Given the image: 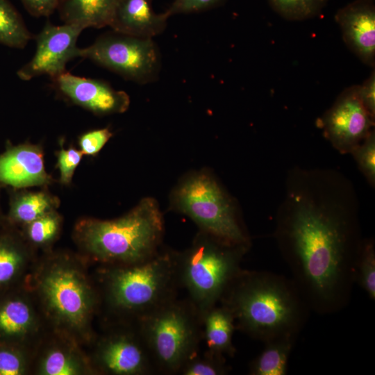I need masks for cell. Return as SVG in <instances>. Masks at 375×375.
<instances>
[{
	"label": "cell",
	"mask_w": 375,
	"mask_h": 375,
	"mask_svg": "<svg viewBox=\"0 0 375 375\" xmlns=\"http://www.w3.org/2000/svg\"><path fill=\"white\" fill-rule=\"evenodd\" d=\"M353 193L339 174L296 172L277 215L274 235L292 280L321 315L345 308L356 283L364 240Z\"/></svg>",
	"instance_id": "obj_1"
},
{
	"label": "cell",
	"mask_w": 375,
	"mask_h": 375,
	"mask_svg": "<svg viewBox=\"0 0 375 375\" xmlns=\"http://www.w3.org/2000/svg\"><path fill=\"white\" fill-rule=\"evenodd\" d=\"M87 261L67 251L43 252L25 278L49 330L90 347L97 334L94 320L101 308Z\"/></svg>",
	"instance_id": "obj_2"
},
{
	"label": "cell",
	"mask_w": 375,
	"mask_h": 375,
	"mask_svg": "<svg viewBox=\"0 0 375 375\" xmlns=\"http://www.w3.org/2000/svg\"><path fill=\"white\" fill-rule=\"evenodd\" d=\"M219 303L231 312L236 329L264 343L297 338L310 311L292 278L244 269Z\"/></svg>",
	"instance_id": "obj_3"
},
{
	"label": "cell",
	"mask_w": 375,
	"mask_h": 375,
	"mask_svg": "<svg viewBox=\"0 0 375 375\" xmlns=\"http://www.w3.org/2000/svg\"><path fill=\"white\" fill-rule=\"evenodd\" d=\"M163 233L155 200L145 198L126 215L109 220L82 217L74 224L73 240L88 262L126 265L147 260L158 253Z\"/></svg>",
	"instance_id": "obj_4"
},
{
	"label": "cell",
	"mask_w": 375,
	"mask_h": 375,
	"mask_svg": "<svg viewBox=\"0 0 375 375\" xmlns=\"http://www.w3.org/2000/svg\"><path fill=\"white\" fill-rule=\"evenodd\" d=\"M176 253L158 252L138 263L100 265L95 283L110 322H135L178 296Z\"/></svg>",
	"instance_id": "obj_5"
},
{
	"label": "cell",
	"mask_w": 375,
	"mask_h": 375,
	"mask_svg": "<svg viewBox=\"0 0 375 375\" xmlns=\"http://www.w3.org/2000/svg\"><path fill=\"white\" fill-rule=\"evenodd\" d=\"M249 245L233 244L203 232L185 251L176 253L179 288L202 316L218 304L228 287L242 270Z\"/></svg>",
	"instance_id": "obj_6"
},
{
	"label": "cell",
	"mask_w": 375,
	"mask_h": 375,
	"mask_svg": "<svg viewBox=\"0 0 375 375\" xmlns=\"http://www.w3.org/2000/svg\"><path fill=\"white\" fill-rule=\"evenodd\" d=\"M135 323L157 373L178 374L183 365L199 352L201 321L187 298L174 297Z\"/></svg>",
	"instance_id": "obj_7"
},
{
	"label": "cell",
	"mask_w": 375,
	"mask_h": 375,
	"mask_svg": "<svg viewBox=\"0 0 375 375\" xmlns=\"http://www.w3.org/2000/svg\"><path fill=\"white\" fill-rule=\"evenodd\" d=\"M175 199L178 210L202 232L231 244H250L231 201L210 176H191L176 190Z\"/></svg>",
	"instance_id": "obj_8"
},
{
	"label": "cell",
	"mask_w": 375,
	"mask_h": 375,
	"mask_svg": "<svg viewBox=\"0 0 375 375\" xmlns=\"http://www.w3.org/2000/svg\"><path fill=\"white\" fill-rule=\"evenodd\" d=\"M80 57L140 85L156 81L162 65L160 49L153 38L112 30L99 35L89 47L81 48Z\"/></svg>",
	"instance_id": "obj_9"
},
{
	"label": "cell",
	"mask_w": 375,
	"mask_h": 375,
	"mask_svg": "<svg viewBox=\"0 0 375 375\" xmlns=\"http://www.w3.org/2000/svg\"><path fill=\"white\" fill-rule=\"evenodd\" d=\"M88 353L95 374L151 375L157 373L135 322H110Z\"/></svg>",
	"instance_id": "obj_10"
},
{
	"label": "cell",
	"mask_w": 375,
	"mask_h": 375,
	"mask_svg": "<svg viewBox=\"0 0 375 375\" xmlns=\"http://www.w3.org/2000/svg\"><path fill=\"white\" fill-rule=\"evenodd\" d=\"M49 328L25 279L0 292V342L34 351Z\"/></svg>",
	"instance_id": "obj_11"
},
{
	"label": "cell",
	"mask_w": 375,
	"mask_h": 375,
	"mask_svg": "<svg viewBox=\"0 0 375 375\" xmlns=\"http://www.w3.org/2000/svg\"><path fill=\"white\" fill-rule=\"evenodd\" d=\"M84 30L77 25H55L47 20L41 31L35 36L36 50L32 59L17 72L23 81L41 75L50 78L65 72L70 60L80 57L77 40Z\"/></svg>",
	"instance_id": "obj_12"
},
{
	"label": "cell",
	"mask_w": 375,
	"mask_h": 375,
	"mask_svg": "<svg viewBox=\"0 0 375 375\" xmlns=\"http://www.w3.org/2000/svg\"><path fill=\"white\" fill-rule=\"evenodd\" d=\"M374 117L362 103L358 85L342 91L320 119L326 138L342 153H351L373 131Z\"/></svg>",
	"instance_id": "obj_13"
},
{
	"label": "cell",
	"mask_w": 375,
	"mask_h": 375,
	"mask_svg": "<svg viewBox=\"0 0 375 375\" xmlns=\"http://www.w3.org/2000/svg\"><path fill=\"white\" fill-rule=\"evenodd\" d=\"M50 79L59 97L96 115L123 113L129 107L128 94L106 81L78 76L67 71Z\"/></svg>",
	"instance_id": "obj_14"
},
{
	"label": "cell",
	"mask_w": 375,
	"mask_h": 375,
	"mask_svg": "<svg viewBox=\"0 0 375 375\" xmlns=\"http://www.w3.org/2000/svg\"><path fill=\"white\" fill-rule=\"evenodd\" d=\"M31 374L96 375L83 347L50 330L34 349Z\"/></svg>",
	"instance_id": "obj_15"
},
{
	"label": "cell",
	"mask_w": 375,
	"mask_h": 375,
	"mask_svg": "<svg viewBox=\"0 0 375 375\" xmlns=\"http://www.w3.org/2000/svg\"><path fill=\"white\" fill-rule=\"evenodd\" d=\"M52 183L53 179L45 169L41 144H9L0 155V184L25 189L46 188Z\"/></svg>",
	"instance_id": "obj_16"
},
{
	"label": "cell",
	"mask_w": 375,
	"mask_h": 375,
	"mask_svg": "<svg viewBox=\"0 0 375 375\" xmlns=\"http://www.w3.org/2000/svg\"><path fill=\"white\" fill-rule=\"evenodd\" d=\"M344 42L360 61L375 64V4L374 0H355L335 15Z\"/></svg>",
	"instance_id": "obj_17"
},
{
	"label": "cell",
	"mask_w": 375,
	"mask_h": 375,
	"mask_svg": "<svg viewBox=\"0 0 375 375\" xmlns=\"http://www.w3.org/2000/svg\"><path fill=\"white\" fill-rule=\"evenodd\" d=\"M38 257L20 230L5 221L0 226V292L22 283Z\"/></svg>",
	"instance_id": "obj_18"
},
{
	"label": "cell",
	"mask_w": 375,
	"mask_h": 375,
	"mask_svg": "<svg viewBox=\"0 0 375 375\" xmlns=\"http://www.w3.org/2000/svg\"><path fill=\"white\" fill-rule=\"evenodd\" d=\"M153 0H117L110 27L133 36L153 38L165 30L169 16L156 12Z\"/></svg>",
	"instance_id": "obj_19"
},
{
	"label": "cell",
	"mask_w": 375,
	"mask_h": 375,
	"mask_svg": "<svg viewBox=\"0 0 375 375\" xmlns=\"http://www.w3.org/2000/svg\"><path fill=\"white\" fill-rule=\"evenodd\" d=\"M59 199L47 190L32 191L10 188L7 223L18 228L40 217L58 210Z\"/></svg>",
	"instance_id": "obj_20"
},
{
	"label": "cell",
	"mask_w": 375,
	"mask_h": 375,
	"mask_svg": "<svg viewBox=\"0 0 375 375\" xmlns=\"http://www.w3.org/2000/svg\"><path fill=\"white\" fill-rule=\"evenodd\" d=\"M117 0H58L56 10L64 24L101 28L109 26Z\"/></svg>",
	"instance_id": "obj_21"
},
{
	"label": "cell",
	"mask_w": 375,
	"mask_h": 375,
	"mask_svg": "<svg viewBox=\"0 0 375 375\" xmlns=\"http://www.w3.org/2000/svg\"><path fill=\"white\" fill-rule=\"evenodd\" d=\"M202 340L207 350L233 357L235 348L233 336L236 329L231 312L218 303L210 308L201 317Z\"/></svg>",
	"instance_id": "obj_22"
},
{
	"label": "cell",
	"mask_w": 375,
	"mask_h": 375,
	"mask_svg": "<svg viewBox=\"0 0 375 375\" xmlns=\"http://www.w3.org/2000/svg\"><path fill=\"white\" fill-rule=\"evenodd\" d=\"M297 338L283 337L265 343L262 351L249 364L251 375H285Z\"/></svg>",
	"instance_id": "obj_23"
},
{
	"label": "cell",
	"mask_w": 375,
	"mask_h": 375,
	"mask_svg": "<svg viewBox=\"0 0 375 375\" xmlns=\"http://www.w3.org/2000/svg\"><path fill=\"white\" fill-rule=\"evenodd\" d=\"M63 226V218L58 210L49 212L19 228L27 244L36 252L53 249Z\"/></svg>",
	"instance_id": "obj_24"
},
{
	"label": "cell",
	"mask_w": 375,
	"mask_h": 375,
	"mask_svg": "<svg viewBox=\"0 0 375 375\" xmlns=\"http://www.w3.org/2000/svg\"><path fill=\"white\" fill-rule=\"evenodd\" d=\"M33 38L23 18L9 0H0V44L23 49Z\"/></svg>",
	"instance_id": "obj_25"
},
{
	"label": "cell",
	"mask_w": 375,
	"mask_h": 375,
	"mask_svg": "<svg viewBox=\"0 0 375 375\" xmlns=\"http://www.w3.org/2000/svg\"><path fill=\"white\" fill-rule=\"evenodd\" d=\"M33 351L24 346L0 342V375L31 374Z\"/></svg>",
	"instance_id": "obj_26"
},
{
	"label": "cell",
	"mask_w": 375,
	"mask_h": 375,
	"mask_svg": "<svg viewBox=\"0 0 375 375\" xmlns=\"http://www.w3.org/2000/svg\"><path fill=\"white\" fill-rule=\"evenodd\" d=\"M278 15L289 21H303L319 15L329 0H267Z\"/></svg>",
	"instance_id": "obj_27"
},
{
	"label": "cell",
	"mask_w": 375,
	"mask_h": 375,
	"mask_svg": "<svg viewBox=\"0 0 375 375\" xmlns=\"http://www.w3.org/2000/svg\"><path fill=\"white\" fill-rule=\"evenodd\" d=\"M230 372L225 356L206 350L203 354L198 352L181 367V375H225Z\"/></svg>",
	"instance_id": "obj_28"
},
{
	"label": "cell",
	"mask_w": 375,
	"mask_h": 375,
	"mask_svg": "<svg viewBox=\"0 0 375 375\" xmlns=\"http://www.w3.org/2000/svg\"><path fill=\"white\" fill-rule=\"evenodd\" d=\"M356 283L375 299V249L372 239L364 240L356 268Z\"/></svg>",
	"instance_id": "obj_29"
},
{
	"label": "cell",
	"mask_w": 375,
	"mask_h": 375,
	"mask_svg": "<svg viewBox=\"0 0 375 375\" xmlns=\"http://www.w3.org/2000/svg\"><path fill=\"white\" fill-rule=\"evenodd\" d=\"M360 172L372 186L375 184V134L373 130L351 152Z\"/></svg>",
	"instance_id": "obj_30"
},
{
	"label": "cell",
	"mask_w": 375,
	"mask_h": 375,
	"mask_svg": "<svg viewBox=\"0 0 375 375\" xmlns=\"http://www.w3.org/2000/svg\"><path fill=\"white\" fill-rule=\"evenodd\" d=\"M56 167L60 172L59 182L63 185H69L77 167L84 156L80 149L73 147H63L56 152Z\"/></svg>",
	"instance_id": "obj_31"
},
{
	"label": "cell",
	"mask_w": 375,
	"mask_h": 375,
	"mask_svg": "<svg viewBox=\"0 0 375 375\" xmlns=\"http://www.w3.org/2000/svg\"><path fill=\"white\" fill-rule=\"evenodd\" d=\"M112 136V133L108 127L86 131L78 137L79 149L83 155L95 156Z\"/></svg>",
	"instance_id": "obj_32"
},
{
	"label": "cell",
	"mask_w": 375,
	"mask_h": 375,
	"mask_svg": "<svg viewBox=\"0 0 375 375\" xmlns=\"http://www.w3.org/2000/svg\"><path fill=\"white\" fill-rule=\"evenodd\" d=\"M227 0H173L165 12L171 17L207 11L222 6Z\"/></svg>",
	"instance_id": "obj_33"
},
{
	"label": "cell",
	"mask_w": 375,
	"mask_h": 375,
	"mask_svg": "<svg viewBox=\"0 0 375 375\" xmlns=\"http://www.w3.org/2000/svg\"><path fill=\"white\" fill-rule=\"evenodd\" d=\"M359 98L369 113L375 118V72L373 70L369 77L358 85Z\"/></svg>",
	"instance_id": "obj_34"
},
{
	"label": "cell",
	"mask_w": 375,
	"mask_h": 375,
	"mask_svg": "<svg viewBox=\"0 0 375 375\" xmlns=\"http://www.w3.org/2000/svg\"><path fill=\"white\" fill-rule=\"evenodd\" d=\"M26 11L35 17H49L57 9L58 0H20Z\"/></svg>",
	"instance_id": "obj_35"
},
{
	"label": "cell",
	"mask_w": 375,
	"mask_h": 375,
	"mask_svg": "<svg viewBox=\"0 0 375 375\" xmlns=\"http://www.w3.org/2000/svg\"><path fill=\"white\" fill-rule=\"evenodd\" d=\"M5 221H6L5 215L3 214L1 205H0V226L3 225Z\"/></svg>",
	"instance_id": "obj_36"
}]
</instances>
